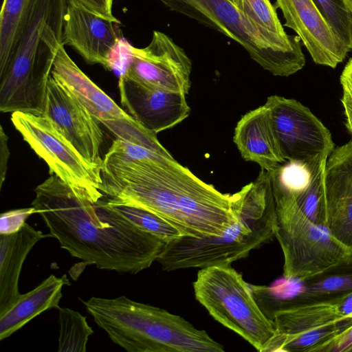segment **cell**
<instances>
[{"label":"cell","instance_id":"22","mask_svg":"<svg viewBox=\"0 0 352 352\" xmlns=\"http://www.w3.org/2000/svg\"><path fill=\"white\" fill-rule=\"evenodd\" d=\"M337 269L305 280L303 290L292 301L305 302L352 292V264Z\"/></svg>","mask_w":352,"mask_h":352},{"label":"cell","instance_id":"1","mask_svg":"<svg viewBox=\"0 0 352 352\" xmlns=\"http://www.w3.org/2000/svg\"><path fill=\"white\" fill-rule=\"evenodd\" d=\"M32 206L62 248L100 270L135 274L157 261L166 243L113 210L106 195H79L55 175L35 188Z\"/></svg>","mask_w":352,"mask_h":352},{"label":"cell","instance_id":"4","mask_svg":"<svg viewBox=\"0 0 352 352\" xmlns=\"http://www.w3.org/2000/svg\"><path fill=\"white\" fill-rule=\"evenodd\" d=\"M111 341L128 352H223L222 344L180 316L124 296L82 301Z\"/></svg>","mask_w":352,"mask_h":352},{"label":"cell","instance_id":"29","mask_svg":"<svg viewBox=\"0 0 352 352\" xmlns=\"http://www.w3.org/2000/svg\"><path fill=\"white\" fill-rule=\"evenodd\" d=\"M84 8L94 14L109 19L115 23L120 21L113 15V0H72Z\"/></svg>","mask_w":352,"mask_h":352},{"label":"cell","instance_id":"33","mask_svg":"<svg viewBox=\"0 0 352 352\" xmlns=\"http://www.w3.org/2000/svg\"><path fill=\"white\" fill-rule=\"evenodd\" d=\"M349 10L352 13V0H344Z\"/></svg>","mask_w":352,"mask_h":352},{"label":"cell","instance_id":"32","mask_svg":"<svg viewBox=\"0 0 352 352\" xmlns=\"http://www.w3.org/2000/svg\"><path fill=\"white\" fill-rule=\"evenodd\" d=\"M340 83L347 85L352 89V58L349 60L342 72Z\"/></svg>","mask_w":352,"mask_h":352},{"label":"cell","instance_id":"31","mask_svg":"<svg viewBox=\"0 0 352 352\" xmlns=\"http://www.w3.org/2000/svg\"><path fill=\"white\" fill-rule=\"evenodd\" d=\"M341 85L343 91L341 102L345 116V124L352 135V89L344 84Z\"/></svg>","mask_w":352,"mask_h":352},{"label":"cell","instance_id":"13","mask_svg":"<svg viewBox=\"0 0 352 352\" xmlns=\"http://www.w3.org/2000/svg\"><path fill=\"white\" fill-rule=\"evenodd\" d=\"M115 23L67 0L63 43L74 47L89 64L113 68L120 38Z\"/></svg>","mask_w":352,"mask_h":352},{"label":"cell","instance_id":"10","mask_svg":"<svg viewBox=\"0 0 352 352\" xmlns=\"http://www.w3.org/2000/svg\"><path fill=\"white\" fill-rule=\"evenodd\" d=\"M43 116L49 118L82 157L101 172L103 133L99 121L51 73Z\"/></svg>","mask_w":352,"mask_h":352},{"label":"cell","instance_id":"17","mask_svg":"<svg viewBox=\"0 0 352 352\" xmlns=\"http://www.w3.org/2000/svg\"><path fill=\"white\" fill-rule=\"evenodd\" d=\"M52 75L63 83L100 123L133 118L78 67L67 54L64 45L58 50Z\"/></svg>","mask_w":352,"mask_h":352},{"label":"cell","instance_id":"15","mask_svg":"<svg viewBox=\"0 0 352 352\" xmlns=\"http://www.w3.org/2000/svg\"><path fill=\"white\" fill-rule=\"evenodd\" d=\"M352 318V292L305 302H285L270 318L276 334L293 335Z\"/></svg>","mask_w":352,"mask_h":352},{"label":"cell","instance_id":"34","mask_svg":"<svg viewBox=\"0 0 352 352\" xmlns=\"http://www.w3.org/2000/svg\"><path fill=\"white\" fill-rule=\"evenodd\" d=\"M230 1H232L233 3H234V5H235L236 0H230Z\"/></svg>","mask_w":352,"mask_h":352},{"label":"cell","instance_id":"7","mask_svg":"<svg viewBox=\"0 0 352 352\" xmlns=\"http://www.w3.org/2000/svg\"><path fill=\"white\" fill-rule=\"evenodd\" d=\"M12 122L31 148L76 192L92 199L104 195L101 172L91 166L43 115L14 112Z\"/></svg>","mask_w":352,"mask_h":352},{"label":"cell","instance_id":"18","mask_svg":"<svg viewBox=\"0 0 352 352\" xmlns=\"http://www.w3.org/2000/svg\"><path fill=\"white\" fill-rule=\"evenodd\" d=\"M52 236L25 223L16 232L0 234V314L19 298V279L24 261L34 245Z\"/></svg>","mask_w":352,"mask_h":352},{"label":"cell","instance_id":"3","mask_svg":"<svg viewBox=\"0 0 352 352\" xmlns=\"http://www.w3.org/2000/svg\"><path fill=\"white\" fill-rule=\"evenodd\" d=\"M67 0H30L12 54L0 75V111L43 115L47 85L63 43Z\"/></svg>","mask_w":352,"mask_h":352},{"label":"cell","instance_id":"19","mask_svg":"<svg viewBox=\"0 0 352 352\" xmlns=\"http://www.w3.org/2000/svg\"><path fill=\"white\" fill-rule=\"evenodd\" d=\"M67 283L65 275L56 277L52 274L32 291L21 294L8 310L0 314V340L8 338L43 311L58 309L63 287Z\"/></svg>","mask_w":352,"mask_h":352},{"label":"cell","instance_id":"2","mask_svg":"<svg viewBox=\"0 0 352 352\" xmlns=\"http://www.w3.org/2000/svg\"><path fill=\"white\" fill-rule=\"evenodd\" d=\"M236 220L220 235L182 236L166 243L157 259L165 271L230 265L275 237L277 217L270 173L231 195Z\"/></svg>","mask_w":352,"mask_h":352},{"label":"cell","instance_id":"8","mask_svg":"<svg viewBox=\"0 0 352 352\" xmlns=\"http://www.w3.org/2000/svg\"><path fill=\"white\" fill-rule=\"evenodd\" d=\"M286 161H310L334 150L329 129L300 102L273 95L264 104Z\"/></svg>","mask_w":352,"mask_h":352},{"label":"cell","instance_id":"26","mask_svg":"<svg viewBox=\"0 0 352 352\" xmlns=\"http://www.w3.org/2000/svg\"><path fill=\"white\" fill-rule=\"evenodd\" d=\"M344 45L352 50V13L344 0H312Z\"/></svg>","mask_w":352,"mask_h":352},{"label":"cell","instance_id":"5","mask_svg":"<svg viewBox=\"0 0 352 352\" xmlns=\"http://www.w3.org/2000/svg\"><path fill=\"white\" fill-rule=\"evenodd\" d=\"M193 289L197 300L214 320L258 351H267L276 336L274 323L262 310L250 285L230 265L201 269Z\"/></svg>","mask_w":352,"mask_h":352},{"label":"cell","instance_id":"28","mask_svg":"<svg viewBox=\"0 0 352 352\" xmlns=\"http://www.w3.org/2000/svg\"><path fill=\"white\" fill-rule=\"evenodd\" d=\"M316 352H352V326L320 346Z\"/></svg>","mask_w":352,"mask_h":352},{"label":"cell","instance_id":"16","mask_svg":"<svg viewBox=\"0 0 352 352\" xmlns=\"http://www.w3.org/2000/svg\"><path fill=\"white\" fill-rule=\"evenodd\" d=\"M233 141L241 157L272 171L286 162L277 140L269 109L260 106L244 114L238 121Z\"/></svg>","mask_w":352,"mask_h":352},{"label":"cell","instance_id":"25","mask_svg":"<svg viewBox=\"0 0 352 352\" xmlns=\"http://www.w3.org/2000/svg\"><path fill=\"white\" fill-rule=\"evenodd\" d=\"M235 6L261 32L275 38H290L284 30L270 0H236Z\"/></svg>","mask_w":352,"mask_h":352},{"label":"cell","instance_id":"6","mask_svg":"<svg viewBox=\"0 0 352 352\" xmlns=\"http://www.w3.org/2000/svg\"><path fill=\"white\" fill-rule=\"evenodd\" d=\"M277 217L275 237L284 258L283 276L305 281L352 264V250L323 226L315 223L287 195L273 190Z\"/></svg>","mask_w":352,"mask_h":352},{"label":"cell","instance_id":"9","mask_svg":"<svg viewBox=\"0 0 352 352\" xmlns=\"http://www.w3.org/2000/svg\"><path fill=\"white\" fill-rule=\"evenodd\" d=\"M128 50L129 61L121 75L151 87L188 94L192 63L169 36L154 31L147 46L129 45Z\"/></svg>","mask_w":352,"mask_h":352},{"label":"cell","instance_id":"12","mask_svg":"<svg viewBox=\"0 0 352 352\" xmlns=\"http://www.w3.org/2000/svg\"><path fill=\"white\" fill-rule=\"evenodd\" d=\"M118 87L128 113L155 134L176 126L190 115L184 94L151 87L121 74Z\"/></svg>","mask_w":352,"mask_h":352},{"label":"cell","instance_id":"20","mask_svg":"<svg viewBox=\"0 0 352 352\" xmlns=\"http://www.w3.org/2000/svg\"><path fill=\"white\" fill-rule=\"evenodd\" d=\"M352 326V318L324 327L293 335H278L267 351L316 352V349Z\"/></svg>","mask_w":352,"mask_h":352},{"label":"cell","instance_id":"27","mask_svg":"<svg viewBox=\"0 0 352 352\" xmlns=\"http://www.w3.org/2000/svg\"><path fill=\"white\" fill-rule=\"evenodd\" d=\"M33 213H36V210L32 206L2 213L0 217V234L16 232L26 223L25 220Z\"/></svg>","mask_w":352,"mask_h":352},{"label":"cell","instance_id":"24","mask_svg":"<svg viewBox=\"0 0 352 352\" xmlns=\"http://www.w3.org/2000/svg\"><path fill=\"white\" fill-rule=\"evenodd\" d=\"M107 201L113 210L136 226L166 243L184 235L173 223L149 210L139 207L111 203L109 201L107 196Z\"/></svg>","mask_w":352,"mask_h":352},{"label":"cell","instance_id":"21","mask_svg":"<svg viewBox=\"0 0 352 352\" xmlns=\"http://www.w3.org/2000/svg\"><path fill=\"white\" fill-rule=\"evenodd\" d=\"M30 0H3L0 13V75L12 54Z\"/></svg>","mask_w":352,"mask_h":352},{"label":"cell","instance_id":"30","mask_svg":"<svg viewBox=\"0 0 352 352\" xmlns=\"http://www.w3.org/2000/svg\"><path fill=\"white\" fill-rule=\"evenodd\" d=\"M8 138L2 126L0 129V188L5 181L7 173L8 159L10 152L8 146Z\"/></svg>","mask_w":352,"mask_h":352},{"label":"cell","instance_id":"14","mask_svg":"<svg viewBox=\"0 0 352 352\" xmlns=\"http://www.w3.org/2000/svg\"><path fill=\"white\" fill-rule=\"evenodd\" d=\"M324 184V226L352 250V139L329 155Z\"/></svg>","mask_w":352,"mask_h":352},{"label":"cell","instance_id":"23","mask_svg":"<svg viewBox=\"0 0 352 352\" xmlns=\"http://www.w3.org/2000/svg\"><path fill=\"white\" fill-rule=\"evenodd\" d=\"M58 312V351L85 352L89 338L94 333L86 318L69 308L60 307Z\"/></svg>","mask_w":352,"mask_h":352},{"label":"cell","instance_id":"11","mask_svg":"<svg viewBox=\"0 0 352 352\" xmlns=\"http://www.w3.org/2000/svg\"><path fill=\"white\" fill-rule=\"evenodd\" d=\"M286 26L293 30L315 63L336 68L351 50L340 40L312 0H276Z\"/></svg>","mask_w":352,"mask_h":352}]
</instances>
